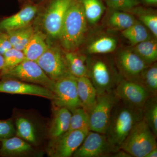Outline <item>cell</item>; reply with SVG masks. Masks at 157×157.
I'll use <instances>...</instances> for the list:
<instances>
[{"label":"cell","instance_id":"cell-12","mask_svg":"<svg viewBox=\"0 0 157 157\" xmlns=\"http://www.w3.org/2000/svg\"><path fill=\"white\" fill-rule=\"evenodd\" d=\"M114 91L119 101L137 109H142L147 100L151 97L139 83L123 78L118 82Z\"/></svg>","mask_w":157,"mask_h":157},{"label":"cell","instance_id":"cell-36","mask_svg":"<svg viewBox=\"0 0 157 157\" xmlns=\"http://www.w3.org/2000/svg\"><path fill=\"white\" fill-rule=\"evenodd\" d=\"M112 157H132L130 154L124 151L123 150L120 149L118 151L113 154L111 156Z\"/></svg>","mask_w":157,"mask_h":157},{"label":"cell","instance_id":"cell-28","mask_svg":"<svg viewBox=\"0 0 157 157\" xmlns=\"http://www.w3.org/2000/svg\"><path fill=\"white\" fill-rule=\"evenodd\" d=\"M142 120L157 137V96L150 97L142 109Z\"/></svg>","mask_w":157,"mask_h":157},{"label":"cell","instance_id":"cell-24","mask_svg":"<svg viewBox=\"0 0 157 157\" xmlns=\"http://www.w3.org/2000/svg\"><path fill=\"white\" fill-rule=\"evenodd\" d=\"M132 50L147 65L156 62L157 60V42L155 40L150 39L134 45Z\"/></svg>","mask_w":157,"mask_h":157},{"label":"cell","instance_id":"cell-35","mask_svg":"<svg viewBox=\"0 0 157 157\" xmlns=\"http://www.w3.org/2000/svg\"><path fill=\"white\" fill-rule=\"evenodd\" d=\"M12 45L9 41L7 33L0 35V54L4 55L7 51L12 48Z\"/></svg>","mask_w":157,"mask_h":157},{"label":"cell","instance_id":"cell-2","mask_svg":"<svg viewBox=\"0 0 157 157\" xmlns=\"http://www.w3.org/2000/svg\"><path fill=\"white\" fill-rule=\"evenodd\" d=\"M142 120V109L119 101L113 110L105 135L111 143L120 147L133 128Z\"/></svg>","mask_w":157,"mask_h":157},{"label":"cell","instance_id":"cell-29","mask_svg":"<svg viewBox=\"0 0 157 157\" xmlns=\"http://www.w3.org/2000/svg\"><path fill=\"white\" fill-rule=\"evenodd\" d=\"M88 22L95 24L101 19L105 7L101 0H80Z\"/></svg>","mask_w":157,"mask_h":157},{"label":"cell","instance_id":"cell-34","mask_svg":"<svg viewBox=\"0 0 157 157\" xmlns=\"http://www.w3.org/2000/svg\"><path fill=\"white\" fill-rule=\"evenodd\" d=\"M16 135V130L11 119L0 120V141Z\"/></svg>","mask_w":157,"mask_h":157},{"label":"cell","instance_id":"cell-13","mask_svg":"<svg viewBox=\"0 0 157 157\" xmlns=\"http://www.w3.org/2000/svg\"><path fill=\"white\" fill-rule=\"evenodd\" d=\"M73 0H54L43 17V27L52 38H59L65 17Z\"/></svg>","mask_w":157,"mask_h":157},{"label":"cell","instance_id":"cell-10","mask_svg":"<svg viewBox=\"0 0 157 157\" xmlns=\"http://www.w3.org/2000/svg\"><path fill=\"white\" fill-rule=\"evenodd\" d=\"M47 76L55 81L70 74L63 52L56 46H48L36 61Z\"/></svg>","mask_w":157,"mask_h":157},{"label":"cell","instance_id":"cell-17","mask_svg":"<svg viewBox=\"0 0 157 157\" xmlns=\"http://www.w3.org/2000/svg\"><path fill=\"white\" fill-rule=\"evenodd\" d=\"M16 136L22 138L32 145L39 142V131L34 122L24 116L17 117L14 121Z\"/></svg>","mask_w":157,"mask_h":157},{"label":"cell","instance_id":"cell-7","mask_svg":"<svg viewBox=\"0 0 157 157\" xmlns=\"http://www.w3.org/2000/svg\"><path fill=\"white\" fill-rule=\"evenodd\" d=\"M120 149L108 140L105 134L89 131L73 157H110Z\"/></svg>","mask_w":157,"mask_h":157},{"label":"cell","instance_id":"cell-25","mask_svg":"<svg viewBox=\"0 0 157 157\" xmlns=\"http://www.w3.org/2000/svg\"><path fill=\"white\" fill-rule=\"evenodd\" d=\"M33 27L28 25L25 27L6 32L12 47L23 51L33 34Z\"/></svg>","mask_w":157,"mask_h":157},{"label":"cell","instance_id":"cell-22","mask_svg":"<svg viewBox=\"0 0 157 157\" xmlns=\"http://www.w3.org/2000/svg\"><path fill=\"white\" fill-rule=\"evenodd\" d=\"M117 42L116 39L110 36H103L90 42L87 47L89 54H104L113 52L116 49Z\"/></svg>","mask_w":157,"mask_h":157},{"label":"cell","instance_id":"cell-3","mask_svg":"<svg viewBox=\"0 0 157 157\" xmlns=\"http://www.w3.org/2000/svg\"><path fill=\"white\" fill-rule=\"evenodd\" d=\"M88 75L98 95L113 90L122 77L116 66L107 59L93 58L86 59Z\"/></svg>","mask_w":157,"mask_h":157},{"label":"cell","instance_id":"cell-33","mask_svg":"<svg viewBox=\"0 0 157 157\" xmlns=\"http://www.w3.org/2000/svg\"><path fill=\"white\" fill-rule=\"evenodd\" d=\"M107 6L112 10L130 12L137 8L138 0H106Z\"/></svg>","mask_w":157,"mask_h":157},{"label":"cell","instance_id":"cell-32","mask_svg":"<svg viewBox=\"0 0 157 157\" xmlns=\"http://www.w3.org/2000/svg\"><path fill=\"white\" fill-rule=\"evenodd\" d=\"M132 12H135L144 25L148 29L150 33L156 38L157 37V15L150 12H141L134 9Z\"/></svg>","mask_w":157,"mask_h":157},{"label":"cell","instance_id":"cell-30","mask_svg":"<svg viewBox=\"0 0 157 157\" xmlns=\"http://www.w3.org/2000/svg\"><path fill=\"white\" fill-rule=\"evenodd\" d=\"M70 126L68 131L76 130L90 131L88 113L82 107H78L71 110Z\"/></svg>","mask_w":157,"mask_h":157},{"label":"cell","instance_id":"cell-16","mask_svg":"<svg viewBox=\"0 0 157 157\" xmlns=\"http://www.w3.org/2000/svg\"><path fill=\"white\" fill-rule=\"evenodd\" d=\"M37 11L36 6H25L16 14L1 21L0 30L8 32L27 26L35 17Z\"/></svg>","mask_w":157,"mask_h":157},{"label":"cell","instance_id":"cell-37","mask_svg":"<svg viewBox=\"0 0 157 157\" xmlns=\"http://www.w3.org/2000/svg\"><path fill=\"white\" fill-rule=\"evenodd\" d=\"M157 157V147L152 150L149 152L145 157Z\"/></svg>","mask_w":157,"mask_h":157},{"label":"cell","instance_id":"cell-38","mask_svg":"<svg viewBox=\"0 0 157 157\" xmlns=\"http://www.w3.org/2000/svg\"><path fill=\"white\" fill-rule=\"evenodd\" d=\"M5 60L2 55L0 54V70H2L4 68Z\"/></svg>","mask_w":157,"mask_h":157},{"label":"cell","instance_id":"cell-18","mask_svg":"<svg viewBox=\"0 0 157 157\" xmlns=\"http://www.w3.org/2000/svg\"><path fill=\"white\" fill-rule=\"evenodd\" d=\"M77 91L81 107L89 114L98 96L95 88L88 77H79L77 78Z\"/></svg>","mask_w":157,"mask_h":157},{"label":"cell","instance_id":"cell-4","mask_svg":"<svg viewBox=\"0 0 157 157\" xmlns=\"http://www.w3.org/2000/svg\"><path fill=\"white\" fill-rule=\"evenodd\" d=\"M157 137L146 123L142 120L133 128L122 143L120 149L132 157H145L157 147Z\"/></svg>","mask_w":157,"mask_h":157},{"label":"cell","instance_id":"cell-14","mask_svg":"<svg viewBox=\"0 0 157 157\" xmlns=\"http://www.w3.org/2000/svg\"><path fill=\"white\" fill-rule=\"evenodd\" d=\"M0 93L36 96L52 101L54 98L52 92L47 88L12 78L0 81Z\"/></svg>","mask_w":157,"mask_h":157},{"label":"cell","instance_id":"cell-19","mask_svg":"<svg viewBox=\"0 0 157 157\" xmlns=\"http://www.w3.org/2000/svg\"><path fill=\"white\" fill-rule=\"evenodd\" d=\"M71 116V111L67 108L57 107L48 129V135L50 139L59 137L67 132Z\"/></svg>","mask_w":157,"mask_h":157},{"label":"cell","instance_id":"cell-5","mask_svg":"<svg viewBox=\"0 0 157 157\" xmlns=\"http://www.w3.org/2000/svg\"><path fill=\"white\" fill-rule=\"evenodd\" d=\"M119 101L114 90L98 95L89 113L90 131L105 134L113 110Z\"/></svg>","mask_w":157,"mask_h":157},{"label":"cell","instance_id":"cell-26","mask_svg":"<svg viewBox=\"0 0 157 157\" xmlns=\"http://www.w3.org/2000/svg\"><path fill=\"white\" fill-rule=\"evenodd\" d=\"M137 83L143 86L151 96H157L156 62L148 65L140 74Z\"/></svg>","mask_w":157,"mask_h":157},{"label":"cell","instance_id":"cell-8","mask_svg":"<svg viewBox=\"0 0 157 157\" xmlns=\"http://www.w3.org/2000/svg\"><path fill=\"white\" fill-rule=\"evenodd\" d=\"M52 101L56 107H64L70 111L81 107L77 91V78L71 74L54 81L51 90Z\"/></svg>","mask_w":157,"mask_h":157},{"label":"cell","instance_id":"cell-9","mask_svg":"<svg viewBox=\"0 0 157 157\" xmlns=\"http://www.w3.org/2000/svg\"><path fill=\"white\" fill-rule=\"evenodd\" d=\"M88 131L76 130L67 131L59 137L50 139L47 152L51 157H70L81 145Z\"/></svg>","mask_w":157,"mask_h":157},{"label":"cell","instance_id":"cell-27","mask_svg":"<svg viewBox=\"0 0 157 157\" xmlns=\"http://www.w3.org/2000/svg\"><path fill=\"white\" fill-rule=\"evenodd\" d=\"M148 29L143 24L136 22L126 29L122 31L121 34L133 46L151 39Z\"/></svg>","mask_w":157,"mask_h":157},{"label":"cell","instance_id":"cell-1","mask_svg":"<svg viewBox=\"0 0 157 157\" xmlns=\"http://www.w3.org/2000/svg\"><path fill=\"white\" fill-rule=\"evenodd\" d=\"M87 21L80 0H73L65 17L59 39L66 51H76L83 43Z\"/></svg>","mask_w":157,"mask_h":157},{"label":"cell","instance_id":"cell-11","mask_svg":"<svg viewBox=\"0 0 157 157\" xmlns=\"http://www.w3.org/2000/svg\"><path fill=\"white\" fill-rule=\"evenodd\" d=\"M115 64L122 78L136 82L148 66L132 49L119 52L116 55Z\"/></svg>","mask_w":157,"mask_h":157},{"label":"cell","instance_id":"cell-15","mask_svg":"<svg viewBox=\"0 0 157 157\" xmlns=\"http://www.w3.org/2000/svg\"><path fill=\"white\" fill-rule=\"evenodd\" d=\"M0 155L3 157H26L36 155V151L30 144L18 136L3 140Z\"/></svg>","mask_w":157,"mask_h":157},{"label":"cell","instance_id":"cell-31","mask_svg":"<svg viewBox=\"0 0 157 157\" xmlns=\"http://www.w3.org/2000/svg\"><path fill=\"white\" fill-rule=\"evenodd\" d=\"M5 64L2 71H6L17 66L26 59L22 51L12 47L3 55Z\"/></svg>","mask_w":157,"mask_h":157},{"label":"cell","instance_id":"cell-23","mask_svg":"<svg viewBox=\"0 0 157 157\" xmlns=\"http://www.w3.org/2000/svg\"><path fill=\"white\" fill-rule=\"evenodd\" d=\"M137 21L131 13L126 11L113 10L107 21V25L117 30H124L134 25Z\"/></svg>","mask_w":157,"mask_h":157},{"label":"cell","instance_id":"cell-21","mask_svg":"<svg viewBox=\"0 0 157 157\" xmlns=\"http://www.w3.org/2000/svg\"><path fill=\"white\" fill-rule=\"evenodd\" d=\"M69 73L76 78L87 77L88 75L86 57L76 51L63 52Z\"/></svg>","mask_w":157,"mask_h":157},{"label":"cell","instance_id":"cell-39","mask_svg":"<svg viewBox=\"0 0 157 157\" xmlns=\"http://www.w3.org/2000/svg\"><path fill=\"white\" fill-rule=\"evenodd\" d=\"M145 3L150 5H155L157 3V0H143Z\"/></svg>","mask_w":157,"mask_h":157},{"label":"cell","instance_id":"cell-6","mask_svg":"<svg viewBox=\"0 0 157 157\" xmlns=\"http://www.w3.org/2000/svg\"><path fill=\"white\" fill-rule=\"evenodd\" d=\"M4 78H12L47 88L51 91L54 81L43 71L37 62L25 59L19 64L2 71Z\"/></svg>","mask_w":157,"mask_h":157},{"label":"cell","instance_id":"cell-20","mask_svg":"<svg viewBox=\"0 0 157 157\" xmlns=\"http://www.w3.org/2000/svg\"><path fill=\"white\" fill-rule=\"evenodd\" d=\"M48 46L45 35L40 31H35L23 52L26 59L36 62Z\"/></svg>","mask_w":157,"mask_h":157}]
</instances>
